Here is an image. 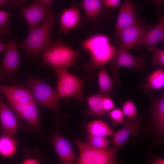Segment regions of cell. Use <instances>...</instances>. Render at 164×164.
<instances>
[{"label": "cell", "instance_id": "obj_9", "mask_svg": "<svg viewBox=\"0 0 164 164\" xmlns=\"http://www.w3.org/2000/svg\"><path fill=\"white\" fill-rule=\"evenodd\" d=\"M8 46L0 64V71L3 80L7 77L13 81L17 73L21 59L18 51L19 43L12 36L7 39Z\"/></svg>", "mask_w": 164, "mask_h": 164}, {"label": "cell", "instance_id": "obj_15", "mask_svg": "<svg viewBox=\"0 0 164 164\" xmlns=\"http://www.w3.org/2000/svg\"><path fill=\"white\" fill-rule=\"evenodd\" d=\"M0 90V122L2 128V134L15 137L19 129L18 120L12 111L4 101Z\"/></svg>", "mask_w": 164, "mask_h": 164}, {"label": "cell", "instance_id": "obj_39", "mask_svg": "<svg viewBox=\"0 0 164 164\" xmlns=\"http://www.w3.org/2000/svg\"></svg>", "mask_w": 164, "mask_h": 164}, {"label": "cell", "instance_id": "obj_34", "mask_svg": "<svg viewBox=\"0 0 164 164\" xmlns=\"http://www.w3.org/2000/svg\"><path fill=\"white\" fill-rule=\"evenodd\" d=\"M21 164H40V162L36 158L29 157L24 160Z\"/></svg>", "mask_w": 164, "mask_h": 164}, {"label": "cell", "instance_id": "obj_6", "mask_svg": "<svg viewBox=\"0 0 164 164\" xmlns=\"http://www.w3.org/2000/svg\"><path fill=\"white\" fill-rule=\"evenodd\" d=\"M24 85L28 87L37 103L59 114L60 98L53 87L40 78L32 76L28 77Z\"/></svg>", "mask_w": 164, "mask_h": 164}, {"label": "cell", "instance_id": "obj_7", "mask_svg": "<svg viewBox=\"0 0 164 164\" xmlns=\"http://www.w3.org/2000/svg\"><path fill=\"white\" fill-rule=\"evenodd\" d=\"M150 102L149 119L146 131L153 138L154 143L162 141L164 134V93L159 96L146 93Z\"/></svg>", "mask_w": 164, "mask_h": 164}, {"label": "cell", "instance_id": "obj_18", "mask_svg": "<svg viewBox=\"0 0 164 164\" xmlns=\"http://www.w3.org/2000/svg\"><path fill=\"white\" fill-rule=\"evenodd\" d=\"M135 6L130 0L124 1L120 6L115 25L118 32L134 24L136 21Z\"/></svg>", "mask_w": 164, "mask_h": 164}, {"label": "cell", "instance_id": "obj_31", "mask_svg": "<svg viewBox=\"0 0 164 164\" xmlns=\"http://www.w3.org/2000/svg\"><path fill=\"white\" fill-rule=\"evenodd\" d=\"M25 2V0H0V8H5L8 10L11 11L15 5L21 6Z\"/></svg>", "mask_w": 164, "mask_h": 164}, {"label": "cell", "instance_id": "obj_16", "mask_svg": "<svg viewBox=\"0 0 164 164\" xmlns=\"http://www.w3.org/2000/svg\"><path fill=\"white\" fill-rule=\"evenodd\" d=\"M0 90L9 103H23L36 101L29 90L23 85L18 86L1 85Z\"/></svg>", "mask_w": 164, "mask_h": 164}, {"label": "cell", "instance_id": "obj_24", "mask_svg": "<svg viewBox=\"0 0 164 164\" xmlns=\"http://www.w3.org/2000/svg\"><path fill=\"white\" fill-rule=\"evenodd\" d=\"M98 81L100 89L99 93L110 96L113 90L115 83L108 74L104 66L100 68Z\"/></svg>", "mask_w": 164, "mask_h": 164}, {"label": "cell", "instance_id": "obj_13", "mask_svg": "<svg viewBox=\"0 0 164 164\" xmlns=\"http://www.w3.org/2000/svg\"><path fill=\"white\" fill-rule=\"evenodd\" d=\"M164 18L163 17L159 23L149 30L134 46L136 50L142 46H145L147 50L154 52L158 48L157 43L161 40L164 42Z\"/></svg>", "mask_w": 164, "mask_h": 164}, {"label": "cell", "instance_id": "obj_32", "mask_svg": "<svg viewBox=\"0 0 164 164\" xmlns=\"http://www.w3.org/2000/svg\"><path fill=\"white\" fill-rule=\"evenodd\" d=\"M103 107L104 111L107 113L115 108V105L113 101L109 96L104 95L102 101Z\"/></svg>", "mask_w": 164, "mask_h": 164}, {"label": "cell", "instance_id": "obj_30", "mask_svg": "<svg viewBox=\"0 0 164 164\" xmlns=\"http://www.w3.org/2000/svg\"><path fill=\"white\" fill-rule=\"evenodd\" d=\"M152 65H157L161 67L164 66V50L162 49H157L152 58Z\"/></svg>", "mask_w": 164, "mask_h": 164}, {"label": "cell", "instance_id": "obj_35", "mask_svg": "<svg viewBox=\"0 0 164 164\" xmlns=\"http://www.w3.org/2000/svg\"><path fill=\"white\" fill-rule=\"evenodd\" d=\"M150 164H164V159L163 158L155 157L150 161Z\"/></svg>", "mask_w": 164, "mask_h": 164}, {"label": "cell", "instance_id": "obj_19", "mask_svg": "<svg viewBox=\"0 0 164 164\" xmlns=\"http://www.w3.org/2000/svg\"><path fill=\"white\" fill-rule=\"evenodd\" d=\"M82 5L86 17L90 21L98 22L110 16L102 0H84Z\"/></svg>", "mask_w": 164, "mask_h": 164}, {"label": "cell", "instance_id": "obj_37", "mask_svg": "<svg viewBox=\"0 0 164 164\" xmlns=\"http://www.w3.org/2000/svg\"><path fill=\"white\" fill-rule=\"evenodd\" d=\"M41 2L43 4L47 6H51L53 0H40Z\"/></svg>", "mask_w": 164, "mask_h": 164}, {"label": "cell", "instance_id": "obj_1", "mask_svg": "<svg viewBox=\"0 0 164 164\" xmlns=\"http://www.w3.org/2000/svg\"><path fill=\"white\" fill-rule=\"evenodd\" d=\"M81 46L90 57V62L86 67L88 79L94 76L98 68L110 62L117 51L116 47L111 42L109 38L100 34L93 35L85 39Z\"/></svg>", "mask_w": 164, "mask_h": 164}, {"label": "cell", "instance_id": "obj_21", "mask_svg": "<svg viewBox=\"0 0 164 164\" xmlns=\"http://www.w3.org/2000/svg\"><path fill=\"white\" fill-rule=\"evenodd\" d=\"M164 86V71L161 68L153 71L147 77L146 81L138 87L145 93L153 90H160Z\"/></svg>", "mask_w": 164, "mask_h": 164}, {"label": "cell", "instance_id": "obj_23", "mask_svg": "<svg viewBox=\"0 0 164 164\" xmlns=\"http://www.w3.org/2000/svg\"><path fill=\"white\" fill-rule=\"evenodd\" d=\"M87 130L91 136L106 137L113 133L112 130L105 123L99 120L88 123L87 125Z\"/></svg>", "mask_w": 164, "mask_h": 164}, {"label": "cell", "instance_id": "obj_33", "mask_svg": "<svg viewBox=\"0 0 164 164\" xmlns=\"http://www.w3.org/2000/svg\"><path fill=\"white\" fill-rule=\"evenodd\" d=\"M104 5L107 7L116 8L120 5L121 1L120 0H103Z\"/></svg>", "mask_w": 164, "mask_h": 164}, {"label": "cell", "instance_id": "obj_4", "mask_svg": "<svg viewBox=\"0 0 164 164\" xmlns=\"http://www.w3.org/2000/svg\"><path fill=\"white\" fill-rule=\"evenodd\" d=\"M114 35L117 51L115 56L110 61L109 69L113 74L112 78L116 86L121 87L122 84L118 76L120 67L134 68L138 72H142L146 67L145 57L144 54L138 56L130 54L122 46L118 33H115Z\"/></svg>", "mask_w": 164, "mask_h": 164}, {"label": "cell", "instance_id": "obj_10", "mask_svg": "<svg viewBox=\"0 0 164 164\" xmlns=\"http://www.w3.org/2000/svg\"><path fill=\"white\" fill-rule=\"evenodd\" d=\"M52 9L51 5H46L40 0H36L27 5L21 6L19 12L27 22L29 32L41 24Z\"/></svg>", "mask_w": 164, "mask_h": 164}, {"label": "cell", "instance_id": "obj_26", "mask_svg": "<svg viewBox=\"0 0 164 164\" xmlns=\"http://www.w3.org/2000/svg\"><path fill=\"white\" fill-rule=\"evenodd\" d=\"M9 13L0 10V42L4 43L12 35L11 22L9 20Z\"/></svg>", "mask_w": 164, "mask_h": 164}, {"label": "cell", "instance_id": "obj_11", "mask_svg": "<svg viewBox=\"0 0 164 164\" xmlns=\"http://www.w3.org/2000/svg\"><path fill=\"white\" fill-rule=\"evenodd\" d=\"M151 29L150 25L136 21L117 33L122 46L129 52Z\"/></svg>", "mask_w": 164, "mask_h": 164}, {"label": "cell", "instance_id": "obj_5", "mask_svg": "<svg viewBox=\"0 0 164 164\" xmlns=\"http://www.w3.org/2000/svg\"><path fill=\"white\" fill-rule=\"evenodd\" d=\"M75 141L79 150L76 164H118L116 155L122 146L99 149L77 140Z\"/></svg>", "mask_w": 164, "mask_h": 164}, {"label": "cell", "instance_id": "obj_22", "mask_svg": "<svg viewBox=\"0 0 164 164\" xmlns=\"http://www.w3.org/2000/svg\"><path fill=\"white\" fill-rule=\"evenodd\" d=\"M18 139L10 135L2 134L0 139V155L9 158L16 152Z\"/></svg>", "mask_w": 164, "mask_h": 164}, {"label": "cell", "instance_id": "obj_38", "mask_svg": "<svg viewBox=\"0 0 164 164\" xmlns=\"http://www.w3.org/2000/svg\"><path fill=\"white\" fill-rule=\"evenodd\" d=\"M3 80L2 76L0 71V82L1 81Z\"/></svg>", "mask_w": 164, "mask_h": 164}, {"label": "cell", "instance_id": "obj_3", "mask_svg": "<svg viewBox=\"0 0 164 164\" xmlns=\"http://www.w3.org/2000/svg\"><path fill=\"white\" fill-rule=\"evenodd\" d=\"M77 52L62 42L52 43L42 54L43 63L55 71L75 67L78 59Z\"/></svg>", "mask_w": 164, "mask_h": 164}, {"label": "cell", "instance_id": "obj_14", "mask_svg": "<svg viewBox=\"0 0 164 164\" xmlns=\"http://www.w3.org/2000/svg\"><path fill=\"white\" fill-rule=\"evenodd\" d=\"M50 141L62 164H72L75 155L69 142L57 132L51 136Z\"/></svg>", "mask_w": 164, "mask_h": 164}, {"label": "cell", "instance_id": "obj_27", "mask_svg": "<svg viewBox=\"0 0 164 164\" xmlns=\"http://www.w3.org/2000/svg\"><path fill=\"white\" fill-rule=\"evenodd\" d=\"M122 111L127 118L134 119L137 118L138 115L137 109L131 99L126 101L123 103Z\"/></svg>", "mask_w": 164, "mask_h": 164}, {"label": "cell", "instance_id": "obj_8", "mask_svg": "<svg viewBox=\"0 0 164 164\" xmlns=\"http://www.w3.org/2000/svg\"><path fill=\"white\" fill-rule=\"evenodd\" d=\"M67 70L54 71L58 75L57 92L60 98L73 97L79 101L84 100L83 87L86 80L69 73Z\"/></svg>", "mask_w": 164, "mask_h": 164}, {"label": "cell", "instance_id": "obj_29", "mask_svg": "<svg viewBox=\"0 0 164 164\" xmlns=\"http://www.w3.org/2000/svg\"><path fill=\"white\" fill-rule=\"evenodd\" d=\"M109 116L112 120L113 124L118 125L125 121V115L122 110L118 108H114L109 112Z\"/></svg>", "mask_w": 164, "mask_h": 164}, {"label": "cell", "instance_id": "obj_25", "mask_svg": "<svg viewBox=\"0 0 164 164\" xmlns=\"http://www.w3.org/2000/svg\"><path fill=\"white\" fill-rule=\"evenodd\" d=\"M104 95L99 93L90 96L86 98L91 112L95 116H103L107 114L103 107L102 101Z\"/></svg>", "mask_w": 164, "mask_h": 164}, {"label": "cell", "instance_id": "obj_17", "mask_svg": "<svg viewBox=\"0 0 164 164\" xmlns=\"http://www.w3.org/2000/svg\"><path fill=\"white\" fill-rule=\"evenodd\" d=\"M140 121L138 118L125 120L123 128L113 133L112 140L114 146H122L131 135H137L140 129Z\"/></svg>", "mask_w": 164, "mask_h": 164}, {"label": "cell", "instance_id": "obj_20", "mask_svg": "<svg viewBox=\"0 0 164 164\" xmlns=\"http://www.w3.org/2000/svg\"><path fill=\"white\" fill-rule=\"evenodd\" d=\"M59 30L66 33L77 28L80 21V11L76 6L64 9L60 17Z\"/></svg>", "mask_w": 164, "mask_h": 164}, {"label": "cell", "instance_id": "obj_2", "mask_svg": "<svg viewBox=\"0 0 164 164\" xmlns=\"http://www.w3.org/2000/svg\"><path fill=\"white\" fill-rule=\"evenodd\" d=\"M57 16L53 9L48 13L41 24L29 32L24 41L19 43L18 48L25 53V57L33 60L42 54L52 43L50 39Z\"/></svg>", "mask_w": 164, "mask_h": 164}, {"label": "cell", "instance_id": "obj_28", "mask_svg": "<svg viewBox=\"0 0 164 164\" xmlns=\"http://www.w3.org/2000/svg\"><path fill=\"white\" fill-rule=\"evenodd\" d=\"M87 140L88 144L99 149L106 148L109 144V140L106 137L89 136Z\"/></svg>", "mask_w": 164, "mask_h": 164}, {"label": "cell", "instance_id": "obj_12", "mask_svg": "<svg viewBox=\"0 0 164 164\" xmlns=\"http://www.w3.org/2000/svg\"><path fill=\"white\" fill-rule=\"evenodd\" d=\"M19 116L26 121L33 129L39 132L40 128L39 111L36 102L9 103Z\"/></svg>", "mask_w": 164, "mask_h": 164}, {"label": "cell", "instance_id": "obj_36", "mask_svg": "<svg viewBox=\"0 0 164 164\" xmlns=\"http://www.w3.org/2000/svg\"><path fill=\"white\" fill-rule=\"evenodd\" d=\"M8 46V43L0 42V53L5 50Z\"/></svg>", "mask_w": 164, "mask_h": 164}]
</instances>
